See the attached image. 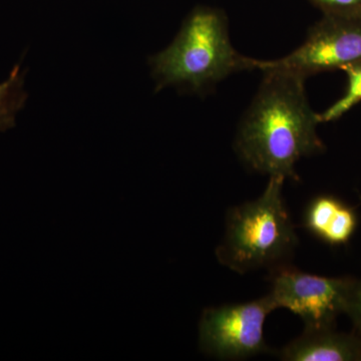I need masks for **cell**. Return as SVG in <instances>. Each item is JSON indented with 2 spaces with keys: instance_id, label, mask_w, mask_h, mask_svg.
Returning <instances> with one entry per match:
<instances>
[{
  "instance_id": "9",
  "label": "cell",
  "mask_w": 361,
  "mask_h": 361,
  "mask_svg": "<svg viewBox=\"0 0 361 361\" xmlns=\"http://www.w3.org/2000/svg\"><path fill=\"white\" fill-rule=\"evenodd\" d=\"M348 75V85L345 94L341 99L330 106L322 114H318L320 123H330L338 120L348 113L356 104L361 103V63L342 68Z\"/></svg>"
},
{
  "instance_id": "12",
  "label": "cell",
  "mask_w": 361,
  "mask_h": 361,
  "mask_svg": "<svg viewBox=\"0 0 361 361\" xmlns=\"http://www.w3.org/2000/svg\"><path fill=\"white\" fill-rule=\"evenodd\" d=\"M327 16H361V0H310Z\"/></svg>"
},
{
  "instance_id": "2",
  "label": "cell",
  "mask_w": 361,
  "mask_h": 361,
  "mask_svg": "<svg viewBox=\"0 0 361 361\" xmlns=\"http://www.w3.org/2000/svg\"><path fill=\"white\" fill-rule=\"evenodd\" d=\"M253 61L233 47L225 14L199 6L174 42L152 58L151 66L156 90L176 87L201 94L233 73L254 70Z\"/></svg>"
},
{
  "instance_id": "4",
  "label": "cell",
  "mask_w": 361,
  "mask_h": 361,
  "mask_svg": "<svg viewBox=\"0 0 361 361\" xmlns=\"http://www.w3.org/2000/svg\"><path fill=\"white\" fill-rule=\"evenodd\" d=\"M361 63V16H327L310 28L302 44L288 56L253 61L254 70L287 71L305 78Z\"/></svg>"
},
{
  "instance_id": "7",
  "label": "cell",
  "mask_w": 361,
  "mask_h": 361,
  "mask_svg": "<svg viewBox=\"0 0 361 361\" xmlns=\"http://www.w3.org/2000/svg\"><path fill=\"white\" fill-rule=\"evenodd\" d=\"M279 357L287 361L361 360V338L339 334L334 329H306L281 349Z\"/></svg>"
},
{
  "instance_id": "1",
  "label": "cell",
  "mask_w": 361,
  "mask_h": 361,
  "mask_svg": "<svg viewBox=\"0 0 361 361\" xmlns=\"http://www.w3.org/2000/svg\"><path fill=\"white\" fill-rule=\"evenodd\" d=\"M263 73L235 147L252 170L297 180L296 164L324 149L317 134L319 116L308 103L305 78L283 71Z\"/></svg>"
},
{
  "instance_id": "10",
  "label": "cell",
  "mask_w": 361,
  "mask_h": 361,
  "mask_svg": "<svg viewBox=\"0 0 361 361\" xmlns=\"http://www.w3.org/2000/svg\"><path fill=\"white\" fill-rule=\"evenodd\" d=\"M341 204L342 202L334 196L322 195L316 197L306 208L304 217L306 229L318 238H322Z\"/></svg>"
},
{
  "instance_id": "3",
  "label": "cell",
  "mask_w": 361,
  "mask_h": 361,
  "mask_svg": "<svg viewBox=\"0 0 361 361\" xmlns=\"http://www.w3.org/2000/svg\"><path fill=\"white\" fill-rule=\"evenodd\" d=\"M285 178L271 176L255 200L231 209L224 240L216 251L226 267L244 274L282 265L297 245V236L283 198Z\"/></svg>"
},
{
  "instance_id": "8",
  "label": "cell",
  "mask_w": 361,
  "mask_h": 361,
  "mask_svg": "<svg viewBox=\"0 0 361 361\" xmlns=\"http://www.w3.org/2000/svg\"><path fill=\"white\" fill-rule=\"evenodd\" d=\"M25 75L20 66H16L6 80L0 84V132L16 125V116L25 106L26 94Z\"/></svg>"
},
{
  "instance_id": "11",
  "label": "cell",
  "mask_w": 361,
  "mask_h": 361,
  "mask_svg": "<svg viewBox=\"0 0 361 361\" xmlns=\"http://www.w3.org/2000/svg\"><path fill=\"white\" fill-rule=\"evenodd\" d=\"M356 226L357 217L355 211L342 203L320 239L330 245H343L353 237Z\"/></svg>"
},
{
  "instance_id": "13",
  "label": "cell",
  "mask_w": 361,
  "mask_h": 361,
  "mask_svg": "<svg viewBox=\"0 0 361 361\" xmlns=\"http://www.w3.org/2000/svg\"><path fill=\"white\" fill-rule=\"evenodd\" d=\"M361 334V280L355 281L351 290L346 312Z\"/></svg>"
},
{
  "instance_id": "6",
  "label": "cell",
  "mask_w": 361,
  "mask_h": 361,
  "mask_svg": "<svg viewBox=\"0 0 361 361\" xmlns=\"http://www.w3.org/2000/svg\"><path fill=\"white\" fill-rule=\"evenodd\" d=\"M269 295L276 310L284 308L300 317L306 329H334L346 312L355 280L318 276L280 265L273 272Z\"/></svg>"
},
{
  "instance_id": "5",
  "label": "cell",
  "mask_w": 361,
  "mask_h": 361,
  "mask_svg": "<svg viewBox=\"0 0 361 361\" xmlns=\"http://www.w3.org/2000/svg\"><path fill=\"white\" fill-rule=\"evenodd\" d=\"M274 310L269 294L250 302L207 308L199 325L201 350L219 360H244L270 353L264 325Z\"/></svg>"
}]
</instances>
